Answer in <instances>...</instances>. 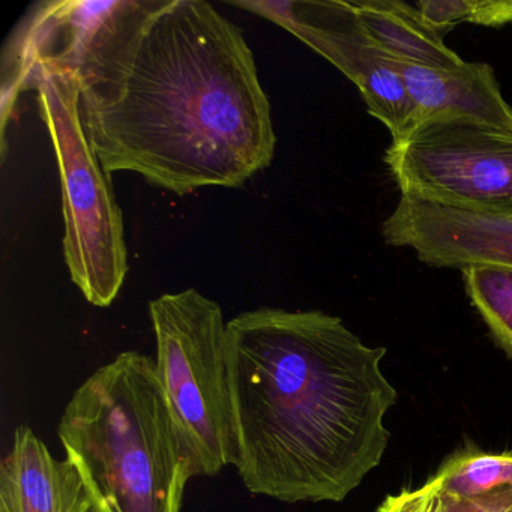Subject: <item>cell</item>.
Wrapping results in <instances>:
<instances>
[{
  "label": "cell",
  "mask_w": 512,
  "mask_h": 512,
  "mask_svg": "<svg viewBox=\"0 0 512 512\" xmlns=\"http://www.w3.org/2000/svg\"><path fill=\"white\" fill-rule=\"evenodd\" d=\"M65 67L107 175L185 196L271 164V104L241 29L203 0H115Z\"/></svg>",
  "instance_id": "6da1fadb"
},
{
  "label": "cell",
  "mask_w": 512,
  "mask_h": 512,
  "mask_svg": "<svg viewBox=\"0 0 512 512\" xmlns=\"http://www.w3.org/2000/svg\"><path fill=\"white\" fill-rule=\"evenodd\" d=\"M235 467L248 491L343 502L388 448L397 391L370 347L323 311L263 307L226 326Z\"/></svg>",
  "instance_id": "7a4b0ae2"
},
{
  "label": "cell",
  "mask_w": 512,
  "mask_h": 512,
  "mask_svg": "<svg viewBox=\"0 0 512 512\" xmlns=\"http://www.w3.org/2000/svg\"><path fill=\"white\" fill-rule=\"evenodd\" d=\"M92 512H181L193 463L155 359L128 350L92 373L58 425Z\"/></svg>",
  "instance_id": "3957f363"
},
{
  "label": "cell",
  "mask_w": 512,
  "mask_h": 512,
  "mask_svg": "<svg viewBox=\"0 0 512 512\" xmlns=\"http://www.w3.org/2000/svg\"><path fill=\"white\" fill-rule=\"evenodd\" d=\"M52 137L64 199V254L71 280L89 304H113L128 274L124 221L106 170L92 149L80 115L79 83L70 67L38 62L25 89Z\"/></svg>",
  "instance_id": "277c9868"
},
{
  "label": "cell",
  "mask_w": 512,
  "mask_h": 512,
  "mask_svg": "<svg viewBox=\"0 0 512 512\" xmlns=\"http://www.w3.org/2000/svg\"><path fill=\"white\" fill-rule=\"evenodd\" d=\"M149 316L158 379L194 476H217L238 455L223 310L187 289L154 299Z\"/></svg>",
  "instance_id": "5b68a950"
},
{
  "label": "cell",
  "mask_w": 512,
  "mask_h": 512,
  "mask_svg": "<svg viewBox=\"0 0 512 512\" xmlns=\"http://www.w3.org/2000/svg\"><path fill=\"white\" fill-rule=\"evenodd\" d=\"M385 163L401 196L482 214H512V131L437 119L392 142Z\"/></svg>",
  "instance_id": "8992f818"
},
{
  "label": "cell",
  "mask_w": 512,
  "mask_h": 512,
  "mask_svg": "<svg viewBox=\"0 0 512 512\" xmlns=\"http://www.w3.org/2000/svg\"><path fill=\"white\" fill-rule=\"evenodd\" d=\"M271 20L337 67L361 92L392 142L415 128V109L395 59L367 34L350 2H232Z\"/></svg>",
  "instance_id": "52a82bcc"
},
{
  "label": "cell",
  "mask_w": 512,
  "mask_h": 512,
  "mask_svg": "<svg viewBox=\"0 0 512 512\" xmlns=\"http://www.w3.org/2000/svg\"><path fill=\"white\" fill-rule=\"evenodd\" d=\"M392 247L436 268L512 269V214H482L401 196L382 226Z\"/></svg>",
  "instance_id": "ba28073f"
},
{
  "label": "cell",
  "mask_w": 512,
  "mask_h": 512,
  "mask_svg": "<svg viewBox=\"0 0 512 512\" xmlns=\"http://www.w3.org/2000/svg\"><path fill=\"white\" fill-rule=\"evenodd\" d=\"M0 512H92V506L77 467L20 425L0 463Z\"/></svg>",
  "instance_id": "9c48e42d"
},
{
  "label": "cell",
  "mask_w": 512,
  "mask_h": 512,
  "mask_svg": "<svg viewBox=\"0 0 512 512\" xmlns=\"http://www.w3.org/2000/svg\"><path fill=\"white\" fill-rule=\"evenodd\" d=\"M395 68L412 100L415 128L437 119H463L512 131V107L490 65L466 62L457 70H431L395 59Z\"/></svg>",
  "instance_id": "30bf717a"
},
{
  "label": "cell",
  "mask_w": 512,
  "mask_h": 512,
  "mask_svg": "<svg viewBox=\"0 0 512 512\" xmlns=\"http://www.w3.org/2000/svg\"><path fill=\"white\" fill-rule=\"evenodd\" d=\"M362 28L386 53L415 67L457 70L466 62L443 43L415 5L400 0L350 2Z\"/></svg>",
  "instance_id": "8fae6325"
},
{
  "label": "cell",
  "mask_w": 512,
  "mask_h": 512,
  "mask_svg": "<svg viewBox=\"0 0 512 512\" xmlns=\"http://www.w3.org/2000/svg\"><path fill=\"white\" fill-rule=\"evenodd\" d=\"M431 479L445 490L467 497L511 490L512 451L493 454L463 449L452 454Z\"/></svg>",
  "instance_id": "7c38bea8"
},
{
  "label": "cell",
  "mask_w": 512,
  "mask_h": 512,
  "mask_svg": "<svg viewBox=\"0 0 512 512\" xmlns=\"http://www.w3.org/2000/svg\"><path fill=\"white\" fill-rule=\"evenodd\" d=\"M461 271L470 302L512 358V269L469 266Z\"/></svg>",
  "instance_id": "4fadbf2b"
},
{
  "label": "cell",
  "mask_w": 512,
  "mask_h": 512,
  "mask_svg": "<svg viewBox=\"0 0 512 512\" xmlns=\"http://www.w3.org/2000/svg\"><path fill=\"white\" fill-rule=\"evenodd\" d=\"M376 512H512V488L467 497L451 493L430 479L415 490L386 497Z\"/></svg>",
  "instance_id": "5bb4252c"
},
{
  "label": "cell",
  "mask_w": 512,
  "mask_h": 512,
  "mask_svg": "<svg viewBox=\"0 0 512 512\" xmlns=\"http://www.w3.org/2000/svg\"><path fill=\"white\" fill-rule=\"evenodd\" d=\"M415 7L440 35L458 23L493 28L512 23V0H425Z\"/></svg>",
  "instance_id": "9a60e30c"
}]
</instances>
